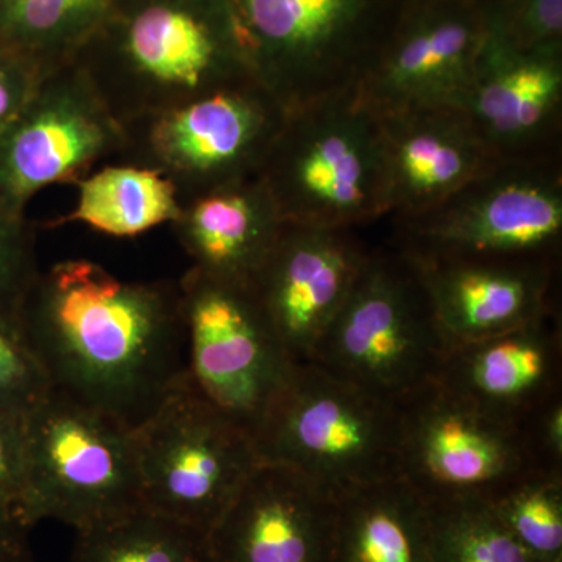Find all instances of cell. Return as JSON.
Returning a JSON list of instances; mask_svg holds the SVG:
<instances>
[{
	"mask_svg": "<svg viewBox=\"0 0 562 562\" xmlns=\"http://www.w3.org/2000/svg\"><path fill=\"white\" fill-rule=\"evenodd\" d=\"M20 322L54 391L133 430L188 380L179 281L60 261L41 271Z\"/></svg>",
	"mask_w": 562,
	"mask_h": 562,
	"instance_id": "obj_1",
	"label": "cell"
},
{
	"mask_svg": "<svg viewBox=\"0 0 562 562\" xmlns=\"http://www.w3.org/2000/svg\"><path fill=\"white\" fill-rule=\"evenodd\" d=\"M74 60L121 124L257 79L231 0H117Z\"/></svg>",
	"mask_w": 562,
	"mask_h": 562,
	"instance_id": "obj_2",
	"label": "cell"
},
{
	"mask_svg": "<svg viewBox=\"0 0 562 562\" xmlns=\"http://www.w3.org/2000/svg\"><path fill=\"white\" fill-rule=\"evenodd\" d=\"M260 179L284 222L357 231L390 216L379 114L357 90L288 110Z\"/></svg>",
	"mask_w": 562,
	"mask_h": 562,
	"instance_id": "obj_3",
	"label": "cell"
},
{
	"mask_svg": "<svg viewBox=\"0 0 562 562\" xmlns=\"http://www.w3.org/2000/svg\"><path fill=\"white\" fill-rule=\"evenodd\" d=\"M447 350L419 265L392 247L369 250L308 364L401 405L436 382Z\"/></svg>",
	"mask_w": 562,
	"mask_h": 562,
	"instance_id": "obj_4",
	"label": "cell"
},
{
	"mask_svg": "<svg viewBox=\"0 0 562 562\" xmlns=\"http://www.w3.org/2000/svg\"><path fill=\"white\" fill-rule=\"evenodd\" d=\"M255 77L286 110L360 87L405 0H231Z\"/></svg>",
	"mask_w": 562,
	"mask_h": 562,
	"instance_id": "obj_5",
	"label": "cell"
},
{
	"mask_svg": "<svg viewBox=\"0 0 562 562\" xmlns=\"http://www.w3.org/2000/svg\"><path fill=\"white\" fill-rule=\"evenodd\" d=\"M254 442L261 462L301 473L335 498L401 476L398 405L314 364L297 366Z\"/></svg>",
	"mask_w": 562,
	"mask_h": 562,
	"instance_id": "obj_6",
	"label": "cell"
},
{
	"mask_svg": "<svg viewBox=\"0 0 562 562\" xmlns=\"http://www.w3.org/2000/svg\"><path fill=\"white\" fill-rule=\"evenodd\" d=\"M135 430L52 391L25 416L24 490L18 520L83 530L139 508Z\"/></svg>",
	"mask_w": 562,
	"mask_h": 562,
	"instance_id": "obj_7",
	"label": "cell"
},
{
	"mask_svg": "<svg viewBox=\"0 0 562 562\" xmlns=\"http://www.w3.org/2000/svg\"><path fill=\"white\" fill-rule=\"evenodd\" d=\"M288 110L258 79L125 122L116 162L150 169L180 203L260 177Z\"/></svg>",
	"mask_w": 562,
	"mask_h": 562,
	"instance_id": "obj_8",
	"label": "cell"
},
{
	"mask_svg": "<svg viewBox=\"0 0 562 562\" xmlns=\"http://www.w3.org/2000/svg\"><path fill=\"white\" fill-rule=\"evenodd\" d=\"M397 224L395 247L417 261L560 260L561 155L501 160L435 209Z\"/></svg>",
	"mask_w": 562,
	"mask_h": 562,
	"instance_id": "obj_9",
	"label": "cell"
},
{
	"mask_svg": "<svg viewBox=\"0 0 562 562\" xmlns=\"http://www.w3.org/2000/svg\"><path fill=\"white\" fill-rule=\"evenodd\" d=\"M140 505L209 532L260 464L249 432L187 380L135 428Z\"/></svg>",
	"mask_w": 562,
	"mask_h": 562,
	"instance_id": "obj_10",
	"label": "cell"
},
{
	"mask_svg": "<svg viewBox=\"0 0 562 562\" xmlns=\"http://www.w3.org/2000/svg\"><path fill=\"white\" fill-rule=\"evenodd\" d=\"M179 286L188 380L254 439L297 364L247 284L190 268Z\"/></svg>",
	"mask_w": 562,
	"mask_h": 562,
	"instance_id": "obj_11",
	"label": "cell"
},
{
	"mask_svg": "<svg viewBox=\"0 0 562 562\" xmlns=\"http://www.w3.org/2000/svg\"><path fill=\"white\" fill-rule=\"evenodd\" d=\"M401 476L425 502L482 498L539 469L525 424L432 382L398 405Z\"/></svg>",
	"mask_w": 562,
	"mask_h": 562,
	"instance_id": "obj_12",
	"label": "cell"
},
{
	"mask_svg": "<svg viewBox=\"0 0 562 562\" xmlns=\"http://www.w3.org/2000/svg\"><path fill=\"white\" fill-rule=\"evenodd\" d=\"M124 127L76 60L43 77L0 133V201L27 211L33 195L87 177L99 161L117 160Z\"/></svg>",
	"mask_w": 562,
	"mask_h": 562,
	"instance_id": "obj_13",
	"label": "cell"
},
{
	"mask_svg": "<svg viewBox=\"0 0 562 562\" xmlns=\"http://www.w3.org/2000/svg\"><path fill=\"white\" fill-rule=\"evenodd\" d=\"M484 40L479 3L405 0L358 95L379 116L414 106H460Z\"/></svg>",
	"mask_w": 562,
	"mask_h": 562,
	"instance_id": "obj_14",
	"label": "cell"
},
{
	"mask_svg": "<svg viewBox=\"0 0 562 562\" xmlns=\"http://www.w3.org/2000/svg\"><path fill=\"white\" fill-rule=\"evenodd\" d=\"M368 254L357 231L283 222L249 286L295 364L312 361Z\"/></svg>",
	"mask_w": 562,
	"mask_h": 562,
	"instance_id": "obj_15",
	"label": "cell"
},
{
	"mask_svg": "<svg viewBox=\"0 0 562 562\" xmlns=\"http://www.w3.org/2000/svg\"><path fill=\"white\" fill-rule=\"evenodd\" d=\"M336 498L261 462L206 532L210 562H330Z\"/></svg>",
	"mask_w": 562,
	"mask_h": 562,
	"instance_id": "obj_16",
	"label": "cell"
},
{
	"mask_svg": "<svg viewBox=\"0 0 562 562\" xmlns=\"http://www.w3.org/2000/svg\"><path fill=\"white\" fill-rule=\"evenodd\" d=\"M461 109L498 160L561 155L562 54H532L486 35Z\"/></svg>",
	"mask_w": 562,
	"mask_h": 562,
	"instance_id": "obj_17",
	"label": "cell"
},
{
	"mask_svg": "<svg viewBox=\"0 0 562 562\" xmlns=\"http://www.w3.org/2000/svg\"><path fill=\"white\" fill-rule=\"evenodd\" d=\"M380 122L387 205L395 221L435 209L501 161L458 105L414 106Z\"/></svg>",
	"mask_w": 562,
	"mask_h": 562,
	"instance_id": "obj_18",
	"label": "cell"
},
{
	"mask_svg": "<svg viewBox=\"0 0 562 562\" xmlns=\"http://www.w3.org/2000/svg\"><path fill=\"white\" fill-rule=\"evenodd\" d=\"M414 261L419 265L436 319L449 347L513 330L557 308L553 291L560 260L447 258Z\"/></svg>",
	"mask_w": 562,
	"mask_h": 562,
	"instance_id": "obj_19",
	"label": "cell"
},
{
	"mask_svg": "<svg viewBox=\"0 0 562 562\" xmlns=\"http://www.w3.org/2000/svg\"><path fill=\"white\" fill-rule=\"evenodd\" d=\"M557 308L479 341L450 346L436 383L501 419L524 425L561 391Z\"/></svg>",
	"mask_w": 562,
	"mask_h": 562,
	"instance_id": "obj_20",
	"label": "cell"
},
{
	"mask_svg": "<svg viewBox=\"0 0 562 562\" xmlns=\"http://www.w3.org/2000/svg\"><path fill=\"white\" fill-rule=\"evenodd\" d=\"M283 222L265 181L255 177L181 203L171 225L191 268L249 286Z\"/></svg>",
	"mask_w": 562,
	"mask_h": 562,
	"instance_id": "obj_21",
	"label": "cell"
},
{
	"mask_svg": "<svg viewBox=\"0 0 562 562\" xmlns=\"http://www.w3.org/2000/svg\"><path fill=\"white\" fill-rule=\"evenodd\" d=\"M428 503L402 476L336 498L330 562H430Z\"/></svg>",
	"mask_w": 562,
	"mask_h": 562,
	"instance_id": "obj_22",
	"label": "cell"
},
{
	"mask_svg": "<svg viewBox=\"0 0 562 562\" xmlns=\"http://www.w3.org/2000/svg\"><path fill=\"white\" fill-rule=\"evenodd\" d=\"M79 201L50 225L81 222L116 238H132L179 217L181 203L168 179L150 169L114 162L77 181Z\"/></svg>",
	"mask_w": 562,
	"mask_h": 562,
	"instance_id": "obj_23",
	"label": "cell"
},
{
	"mask_svg": "<svg viewBox=\"0 0 562 562\" xmlns=\"http://www.w3.org/2000/svg\"><path fill=\"white\" fill-rule=\"evenodd\" d=\"M117 0H0V41L33 58L44 72L72 61Z\"/></svg>",
	"mask_w": 562,
	"mask_h": 562,
	"instance_id": "obj_24",
	"label": "cell"
},
{
	"mask_svg": "<svg viewBox=\"0 0 562 562\" xmlns=\"http://www.w3.org/2000/svg\"><path fill=\"white\" fill-rule=\"evenodd\" d=\"M69 562H210L205 532L139 506L76 531Z\"/></svg>",
	"mask_w": 562,
	"mask_h": 562,
	"instance_id": "obj_25",
	"label": "cell"
},
{
	"mask_svg": "<svg viewBox=\"0 0 562 562\" xmlns=\"http://www.w3.org/2000/svg\"><path fill=\"white\" fill-rule=\"evenodd\" d=\"M427 503L430 562H536L486 501Z\"/></svg>",
	"mask_w": 562,
	"mask_h": 562,
	"instance_id": "obj_26",
	"label": "cell"
},
{
	"mask_svg": "<svg viewBox=\"0 0 562 562\" xmlns=\"http://www.w3.org/2000/svg\"><path fill=\"white\" fill-rule=\"evenodd\" d=\"M487 503L532 560L562 562V472L532 469Z\"/></svg>",
	"mask_w": 562,
	"mask_h": 562,
	"instance_id": "obj_27",
	"label": "cell"
},
{
	"mask_svg": "<svg viewBox=\"0 0 562 562\" xmlns=\"http://www.w3.org/2000/svg\"><path fill=\"white\" fill-rule=\"evenodd\" d=\"M486 35L512 49L562 54V0H486Z\"/></svg>",
	"mask_w": 562,
	"mask_h": 562,
	"instance_id": "obj_28",
	"label": "cell"
},
{
	"mask_svg": "<svg viewBox=\"0 0 562 562\" xmlns=\"http://www.w3.org/2000/svg\"><path fill=\"white\" fill-rule=\"evenodd\" d=\"M54 391L20 317L0 316V413L25 416Z\"/></svg>",
	"mask_w": 562,
	"mask_h": 562,
	"instance_id": "obj_29",
	"label": "cell"
},
{
	"mask_svg": "<svg viewBox=\"0 0 562 562\" xmlns=\"http://www.w3.org/2000/svg\"><path fill=\"white\" fill-rule=\"evenodd\" d=\"M40 273L35 225L27 211L0 201V316L20 317Z\"/></svg>",
	"mask_w": 562,
	"mask_h": 562,
	"instance_id": "obj_30",
	"label": "cell"
},
{
	"mask_svg": "<svg viewBox=\"0 0 562 562\" xmlns=\"http://www.w3.org/2000/svg\"><path fill=\"white\" fill-rule=\"evenodd\" d=\"M25 416L0 413V519L18 520L24 490Z\"/></svg>",
	"mask_w": 562,
	"mask_h": 562,
	"instance_id": "obj_31",
	"label": "cell"
},
{
	"mask_svg": "<svg viewBox=\"0 0 562 562\" xmlns=\"http://www.w3.org/2000/svg\"><path fill=\"white\" fill-rule=\"evenodd\" d=\"M44 76L38 63L0 41V133L24 109Z\"/></svg>",
	"mask_w": 562,
	"mask_h": 562,
	"instance_id": "obj_32",
	"label": "cell"
},
{
	"mask_svg": "<svg viewBox=\"0 0 562 562\" xmlns=\"http://www.w3.org/2000/svg\"><path fill=\"white\" fill-rule=\"evenodd\" d=\"M525 431L538 468L562 472V394L532 414Z\"/></svg>",
	"mask_w": 562,
	"mask_h": 562,
	"instance_id": "obj_33",
	"label": "cell"
},
{
	"mask_svg": "<svg viewBox=\"0 0 562 562\" xmlns=\"http://www.w3.org/2000/svg\"><path fill=\"white\" fill-rule=\"evenodd\" d=\"M0 562H32L29 528L13 519H0Z\"/></svg>",
	"mask_w": 562,
	"mask_h": 562,
	"instance_id": "obj_34",
	"label": "cell"
},
{
	"mask_svg": "<svg viewBox=\"0 0 562 562\" xmlns=\"http://www.w3.org/2000/svg\"><path fill=\"white\" fill-rule=\"evenodd\" d=\"M471 2L479 3V5H482L483 2H486V0H471Z\"/></svg>",
	"mask_w": 562,
	"mask_h": 562,
	"instance_id": "obj_35",
	"label": "cell"
}]
</instances>
